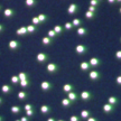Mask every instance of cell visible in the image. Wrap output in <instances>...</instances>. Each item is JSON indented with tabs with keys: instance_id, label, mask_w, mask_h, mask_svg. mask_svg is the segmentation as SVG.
Segmentation results:
<instances>
[{
	"instance_id": "obj_1",
	"label": "cell",
	"mask_w": 121,
	"mask_h": 121,
	"mask_svg": "<svg viewBox=\"0 0 121 121\" xmlns=\"http://www.w3.org/2000/svg\"><path fill=\"white\" fill-rule=\"evenodd\" d=\"M40 90L45 93L51 92V91L54 90V83L49 82V81H44V82L40 83Z\"/></svg>"
},
{
	"instance_id": "obj_2",
	"label": "cell",
	"mask_w": 121,
	"mask_h": 121,
	"mask_svg": "<svg viewBox=\"0 0 121 121\" xmlns=\"http://www.w3.org/2000/svg\"><path fill=\"white\" fill-rule=\"evenodd\" d=\"M93 99V93L91 91H83L80 94V100L83 102H89Z\"/></svg>"
},
{
	"instance_id": "obj_3",
	"label": "cell",
	"mask_w": 121,
	"mask_h": 121,
	"mask_svg": "<svg viewBox=\"0 0 121 121\" xmlns=\"http://www.w3.org/2000/svg\"><path fill=\"white\" fill-rule=\"evenodd\" d=\"M0 91L4 95H10L13 92V86L11 84H2L0 87Z\"/></svg>"
},
{
	"instance_id": "obj_4",
	"label": "cell",
	"mask_w": 121,
	"mask_h": 121,
	"mask_svg": "<svg viewBox=\"0 0 121 121\" xmlns=\"http://www.w3.org/2000/svg\"><path fill=\"white\" fill-rule=\"evenodd\" d=\"M48 60H49V55L46 54V53H39V54H37V56H36V62L38 64H44Z\"/></svg>"
},
{
	"instance_id": "obj_5",
	"label": "cell",
	"mask_w": 121,
	"mask_h": 121,
	"mask_svg": "<svg viewBox=\"0 0 121 121\" xmlns=\"http://www.w3.org/2000/svg\"><path fill=\"white\" fill-rule=\"evenodd\" d=\"M46 71H47L48 74H55L60 71V66L57 64H55V63H49L46 66Z\"/></svg>"
},
{
	"instance_id": "obj_6",
	"label": "cell",
	"mask_w": 121,
	"mask_h": 121,
	"mask_svg": "<svg viewBox=\"0 0 121 121\" xmlns=\"http://www.w3.org/2000/svg\"><path fill=\"white\" fill-rule=\"evenodd\" d=\"M39 112L42 114H51L53 112V107L49 105V104H43L40 108H39Z\"/></svg>"
},
{
	"instance_id": "obj_7",
	"label": "cell",
	"mask_w": 121,
	"mask_h": 121,
	"mask_svg": "<svg viewBox=\"0 0 121 121\" xmlns=\"http://www.w3.org/2000/svg\"><path fill=\"white\" fill-rule=\"evenodd\" d=\"M75 91V86H74L72 83H65L63 87H62V92H63V94H69L71 92H73Z\"/></svg>"
},
{
	"instance_id": "obj_8",
	"label": "cell",
	"mask_w": 121,
	"mask_h": 121,
	"mask_svg": "<svg viewBox=\"0 0 121 121\" xmlns=\"http://www.w3.org/2000/svg\"><path fill=\"white\" fill-rule=\"evenodd\" d=\"M8 47L11 51H17V49H19V48L22 47V44H20V42H18L16 39H11V40H9Z\"/></svg>"
},
{
	"instance_id": "obj_9",
	"label": "cell",
	"mask_w": 121,
	"mask_h": 121,
	"mask_svg": "<svg viewBox=\"0 0 121 121\" xmlns=\"http://www.w3.org/2000/svg\"><path fill=\"white\" fill-rule=\"evenodd\" d=\"M28 98H29V92H27V91H25V90H22L17 93V99H18V101H20V102L27 101Z\"/></svg>"
},
{
	"instance_id": "obj_10",
	"label": "cell",
	"mask_w": 121,
	"mask_h": 121,
	"mask_svg": "<svg viewBox=\"0 0 121 121\" xmlns=\"http://www.w3.org/2000/svg\"><path fill=\"white\" fill-rule=\"evenodd\" d=\"M89 78L92 82H96L101 78V73L98 71H91V72H89Z\"/></svg>"
},
{
	"instance_id": "obj_11",
	"label": "cell",
	"mask_w": 121,
	"mask_h": 121,
	"mask_svg": "<svg viewBox=\"0 0 121 121\" xmlns=\"http://www.w3.org/2000/svg\"><path fill=\"white\" fill-rule=\"evenodd\" d=\"M102 111H103L104 113H107V114H109V113H113L114 111H116V107L112 105V104H110V103H105V104L102 105Z\"/></svg>"
},
{
	"instance_id": "obj_12",
	"label": "cell",
	"mask_w": 121,
	"mask_h": 121,
	"mask_svg": "<svg viewBox=\"0 0 121 121\" xmlns=\"http://www.w3.org/2000/svg\"><path fill=\"white\" fill-rule=\"evenodd\" d=\"M75 52L78 53V55H85L89 52V47L86 45H78L75 47Z\"/></svg>"
},
{
	"instance_id": "obj_13",
	"label": "cell",
	"mask_w": 121,
	"mask_h": 121,
	"mask_svg": "<svg viewBox=\"0 0 121 121\" xmlns=\"http://www.w3.org/2000/svg\"><path fill=\"white\" fill-rule=\"evenodd\" d=\"M60 104H62V107H63L64 109H69L74 103L69 99V98H67V96H65V98H63V99H62Z\"/></svg>"
},
{
	"instance_id": "obj_14",
	"label": "cell",
	"mask_w": 121,
	"mask_h": 121,
	"mask_svg": "<svg viewBox=\"0 0 121 121\" xmlns=\"http://www.w3.org/2000/svg\"><path fill=\"white\" fill-rule=\"evenodd\" d=\"M66 96H67L73 103H76L78 100H80V94H78V92H75V91L71 92V93H69V94H66Z\"/></svg>"
},
{
	"instance_id": "obj_15",
	"label": "cell",
	"mask_w": 121,
	"mask_h": 121,
	"mask_svg": "<svg viewBox=\"0 0 121 121\" xmlns=\"http://www.w3.org/2000/svg\"><path fill=\"white\" fill-rule=\"evenodd\" d=\"M80 117L82 120H87L89 118L92 117V111L91 110H82L80 112Z\"/></svg>"
},
{
	"instance_id": "obj_16",
	"label": "cell",
	"mask_w": 121,
	"mask_h": 121,
	"mask_svg": "<svg viewBox=\"0 0 121 121\" xmlns=\"http://www.w3.org/2000/svg\"><path fill=\"white\" fill-rule=\"evenodd\" d=\"M9 110H10V112L13 114H19V113H22L24 111L22 107H20V105H11Z\"/></svg>"
},
{
	"instance_id": "obj_17",
	"label": "cell",
	"mask_w": 121,
	"mask_h": 121,
	"mask_svg": "<svg viewBox=\"0 0 121 121\" xmlns=\"http://www.w3.org/2000/svg\"><path fill=\"white\" fill-rule=\"evenodd\" d=\"M119 102H120V99H119L118 96L111 95V96L108 98V102H107V103H110V104H112V105H114V107H117L118 104H119Z\"/></svg>"
},
{
	"instance_id": "obj_18",
	"label": "cell",
	"mask_w": 121,
	"mask_h": 121,
	"mask_svg": "<svg viewBox=\"0 0 121 121\" xmlns=\"http://www.w3.org/2000/svg\"><path fill=\"white\" fill-rule=\"evenodd\" d=\"M89 63H90L91 67H98V66H100V65H101V60H100V58H98V57H92Z\"/></svg>"
},
{
	"instance_id": "obj_19",
	"label": "cell",
	"mask_w": 121,
	"mask_h": 121,
	"mask_svg": "<svg viewBox=\"0 0 121 121\" xmlns=\"http://www.w3.org/2000/svg\"><path fill=\"white\" fill-rule=\"evenodd\" d=\"M80 69L82 72H89L91 69V65L89 62H82L81 64H80Z\"/></svg>"
},
{
	"instance_id": "obj_20",
	"label": "cell",
	"mask_w": 121,
	"mask_h": 121,
	"mask_svg": "<svg viewBox=\"0 0 121 121\" xmlns=\"http://www.w3.org/2000/svg\"><path fill=\"white\" fill-rule=\"evenodd\" d=\"M30 85H31V82H30L29 78H27V80H22V81L19 82V86L22 87V89H24V90H26L27 87H29Z\"/></svg>"
},
{
	"instance_id": "obj_21",
	"label": "cell",
	"mask_w": 121,
	"mask_h": 121,
	"mask_svg": "<svg viewBox=\"0 0 121 121\" xmlns=\"http://www.w3.org/2000/svg\"><path fill=\"white\" fill-rule=\"evenodd\" d=\"M19 82H20V80L18 78V75H13V76L10 78V84H11L13 86L19 85Z\"/></svg>"
},
{
	"instance_id": "obj_22",
	"label": "cell",
	"mask_w": 121,
	"mask_h": 121,
	"mask_svg": "<svg viewBox=\"0 0 121 121\" xmlns=\"http://www.w3.org/2000/svg\"><path fill=\"white\" fill-rule=\"evenodd\" d=\"M16 34H17V36H26L28 34V30H27L26 27H22L16 31Z\"/></svg>"
},
{
	"instance_id": "obj_23",
	"label": "cell",
	"mask_w": 121,
	"mask_h": 121,
	"mask_svg": "<svg viewBox=\"0 0 121 121\" xmlns=\"http://www.w3.org/2000/svg\"><path fill=\"white\" fill-rule=\"evenodd\" d=\"M36 114H37V109H33V110H29V111H26V117H28L29 119L34 118Z\"/></svg>"
},
{
	"instance_id": "obj_24",
	"label": "cell",
	"mask_w": 121,
	"mask_h": 121,
	"mask_svg": "<svg viewBox=\"0 0 121 121\" xmlns=\"http://www.w3.org/2000/svg\"><path fill=\"white\" fill-rule=\"evenodd\" d=\"M42 44L45 45V46H51L53 44V39L49 38V37H45V38H43V40H42Z\"/></svg>"
},
{
	"instance_id": "obj_25",
	"label": "cell",
	"mask_w": 121,
	"mask_h": 121,
	"mask_svg": "<svg viewBox=\"0 0 121 121\" xmlns=\"http://www.w3.org/2000/svg\"><path fill=\"white\" fill-rule=\"evenodd\" d=\"M22 109H24V111L26 112V111L33 110V109H36V107H35V104H33V103H26L24 107H22Z\"/></svg>"
},
{
	"instance_id": "obj_26",
	"label": "cell",
	"mask_w": 121,
	"mask_h": 121,
	"mask_svg": "<svg viewBox=\"0 0 121 121\" xmlns=\"http://www.w3.org/2000/svg\"><path fill=\"white\" fill-rule=\"evenodd\" d=\"M18 78L20 81L22 80H27V78H29V73H26V72H22V73L18 74Z\"/></svg>"
},
{
	"instance_id": "obj_27",
	"label": "cell",
	"mask_w": 121,
	"mask_h": 121,
	"mask_svg": "<svg viewBox=\"0 0 121 121\" xmlns=\"http://www.w3.org/2000/svg\"><path fill=\"white\" fill-rule=\"evenodd\" d=\"M87 33H89V30L86 28H78V34L80 36H85V35H87Z\"/></svg>"
},
{
	"instance_id": "obj_28",
	"label": "cell",
	"mask_w": 121,
	"mask_h": 121,
	"mask_svg": "<svg viewBox=\"0 0 121 121\" xmlns=\"http://www.w3.org/2000/svg\"><path fill=\"white\" fill-rule=\"evenodd\" d=\"M47 35H48V37H49V38H52V39H54V38H56V37H58V35H57L56 33L54 31V30H49V31L47 33Z\"/></svg>"
},
{
	"instance_id": "obj_29",
	"label": "cell",
	"mask_w": 121,
	"mask_h": 121,
	"mask_svg": "<svg viewBox=\"0 0 121 121\" xmlns=\"http://www.w3.org/2000/svg\"><path fill=\"white\" fill-rule=\"evenodd\" d=\"M69 121H82V119H81L80 116L73 114V116H71V118H69Z\"/></svg>"
},
{
	"instance_id": "obj_30",
	"label": "cell",
	"mask_w": 121,
	"mask_h": 121,
	"mask_svg": "<svg viewBox=\"0 0 121 121\" xmlns=\"http://www.w3.org/2000/svg\"><path fill=\"white\" fill-rule=\"evenodd\" d=\"M63 27H60V26H55V28H54V31L56 33L57 35H60L62 33H63Z\"/></svg>"
},
{
	"instance_id": "obj_31",
	"label": "cell",
	"mask_w": 121,
	"mask_h": 121,
	"mask_svg": "<svg viewBox=\"0 0 121 121\" xmlns=\"http://www.w3.org/2000/svg\"><path fill=\"white\" fill-rule=\"evenodd\" d=\"M27 30H28V33H35V31L38 30V28L36 26H28L27 27Z\"/></svg>"
},
{
	"instance_id": "obj_32",
	"label": "cell",
	"mask_w": 121,
	"mask_h": 121,
	"mask_svg": "<svg viewBox=\"0 0 121 121\" xmlns=\"http://www.w3.org/2000/svg\"><path fill=\"white\" fill-rule=\"evenodd\" d=\"M64 28H65V30H72L74 28V26H73V24H71V22H66Z\"/></svg>"
},
{
	"instance_id": "obj_33",
	"label": "cell",
	"mask_w": 121,
	"mask_h": 121,
	"mask_svg": "<svg viewBox=\"0 0 121 121\" xmlns=\"http://www.w3.org/2000/svg\"><path fill=\"white\" fill-rule=\"evenodd\" d=\"M13 15V10H10V9L6 10V13H4V16H6V17H11Z\"/></svg>"
},
{
	"instance_id": "obj_34",
	"label": "cell",
	"mask_w": 121,
	"mask_h": 121,
	"mask_svg": "<svg viewBox=\"0 0 121 121\" xmlns=\"http://www.w3.org/2000/svg\"><path fill=\"white\" fill-rule=\"evenodd\" d=\"M116 83L121 86V75H118L117 78H116Z\"/></svg>"
},
{
	"instance_id": "obj_35",
	"label": "cell",
	"mask_w": 121,
	"mask_h": 121,
	"mask_svg": "<svg viewBox=\"0 0 121 121\" xmlns=\"http://www.w3.org/2000/svg\"><path fill=\"white\" fill-rule=\"evenodd\" d=\"M81 24H82V22L78 20V19H76V20H74L73 22V26H78V25H81Z\"/></svg>"
},
{
	"instance_id": "obj_36",
	"label": "cell",
	"mask_w": 121,
	"mask_h": 121,
	"mask_svg": "<svg viewBox=\"0 0 121 121\" xmlns=\"http://www.w3.org/2000/svg\"><path fill=\"white\" fill-rule=\"evenodd\" d=\"M86 121H100V120L98 119V118H95V117H93V116H92V117L89 118V119H87Z\"/></svg>"
},
{
	"instance_id": "obj_37",
	"label": "cell",
	"mask_w": 121,
	"mask_h": 121,
	"mask_svg": "<svg viewBox=\"0 0 121 121\" xmlns=\"http://www.w3.org/2000/svg\"><path fill=\"white\" fill-rule=\"evenodd\" d=\"M116 57H117L118 60H121V51H118V52L116 53Z\"/></svg>"
},
{
	"instance_id": "obj_38",
	"label": "cell",
	"mask_w": 121,
	"mask_h": 121,
	"mask_svg": "<svg viewBox=\"0 0 121 121\" xmlns=\"http://www.w3.org/2000/svg\"><path fill=\"white\" fill-rule=\"evenodd\" d=\"M20 121H30V119L28 117H26V116H25V117H22V118H20Z\"/></svg>"
},
{
	"instance_id": "obj_39",
	"label": "cell",
	"mask_w": 121,
	"mask_h": 121,
	"mask_svg": "<svg viewBox=\"0 0 121 121\" xmlns=\"http://www.w3.org/2000/svg\"><path fill=\"white\" fill-rule=\"evenodd\" d=\"M6 102V100H4V98H2V96H0V105H2V104Z\"/></svg>"
},
{
	"instance_id": "obj_40",
	"label": "cell",
	"mask_w": 121,
	"mask_h": 121,
	"mask_svg": "<svg viewBox=\"0 0 121 121\" xmlns=\"http://www.w3.org/2000/svg\"><path fill=\"white\" fill-rule=\"evenodd\" d=\"M33 22H34V24H39V20H38V18H34V19H33Z\"/></svg>"
},
{
	"instance_id": "obj_41",
	"label": "cell",
	"mask_w": 121,
	"mask_h": 121,
	"mask_svg": "<svg viewBox=\"0 0 121 121\" xmlns=\"http://www.w3.org/2000/svg\"><path fill=\"white\" fill-rule=\"evenodd\" d=\"M56 120H57V119H55L54 117H51V118H48L46 121H56Z\"/></svg>"
},
{
	"instance_id": "obj_42",
	"label": "cell",
	"mask_w": 121,
	"mask_h": 121,
	"mask_svg": "<svg viewBox=\"0 0 121 121\" xmlns=\"http://www.w3.org/2000/svg\"><path fill=\"white\" fill-rule=\"evenodd\" d=\"M4 27L2 26V25H0V33H1V31H4Z\"/></svg>"
},
{
	"instance_id": "obj_43",
	"label": "cell",
	"mask_w": 121,
	"mask_h": 121,
	"mask_svg": "<svg viewBox=\"0 0 121 121\" xmlns=\"http://www.w3.org/2000/svg\"><path fill=\"white\" fill-rule=\"evenodd\" d=\"M0 121H4V117L1 116V114H0Z\"/></svg>"
},
{
	"instance_id": "obj_44",
	"label": "cell",
	"mask_w": 121,
	"mask_h": 121,
	"mask_svg": "<svg viewBox=\"0 0 121 121\" xmlns=\"http://www.w3.org/2000/svg\"><path fill=\"white\" fill-rule=\"evenodd\" d=\"M56 121H66V120H64V119H58V120H56Z\"/></svg>"
},
{
	"instance_id": "obj_45",
	"label": "cell",
	"mask_w": 121,
	"mask_h": 121,
	"mask_svg": "<svg viewBox=\"0 0 121 121\" xmlns=\"http://www.w3.org/2000/svg\"><path fill=\"white\" fill-rule=\"evenodd\" d=\"M15 121H20V119H17V120H15Z\"/></svg>"
}]
</instances>
